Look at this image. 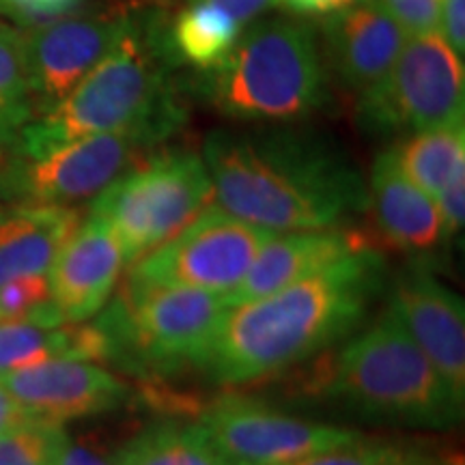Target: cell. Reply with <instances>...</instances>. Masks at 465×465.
I'll return each instance as SVG.
<instances>
[{"label":"cell","instance_id":"38","mask_svg":"<svg viewBox=\"0 0 465 465\" xmlns=\"http://www.w3.org/2000/svg\"><path fill=\"white\" fill-rule=\"evenodd\" d=\"M3 160H5V151L0 149V164H3Z\"/></svg>","mask_w":465,"mask_h":465},{"label":"cell","instance_id":"18","mask_svg":"<svg viewBox=\"0 0 465 465\" xmlns=\"http://www.w3.org/2000/svg\"><path fill=\"white\" fill-rule=\"evenodd\" d=\"M366 192L375 223L391 246L403 252H427L449 240L435 199L401 171L392 149L375 158Z\"/></svg>","mask_w":465,"mask_h":465},{"label":"cell","instance_id":"3","mask_svg":"<svg viewBox=\"0 0 465 465\" xmlns=\"http://www.w3.org/2000/svg\"><path fill=\"white\" fill-rule=\"evenodd\" d=\"M177 65L155 17L134 15L130 31L61 104L35 116L9 153L33 155L80 138L124 130L179 132L185 108L173 83Z\"/></svg>","mask_w":465,"mask_h":465},{"label":"cell","instance_id":"17","mask_svg":"<svg viewBox=\"0 0 465 465\" xmlns=\"http://www.w3.org/2000/svg\"><path fill=\"white\" fill-rule=\"evenodd\" d=\"M405 33L377 5H349L323 26V58L330 75L362 95L380 83L405 44Z\"/></svg>","mask_w":465,"mask_h":465},{"label":"cell","instance_id":"5","mask_svg":"<svg viewBox=\"0 0 465 465\" xmlns=\"http://www.w3.org/2000/svg\"><path fill=\"white\" fill-rule=\"evenodd\" d=\"M207 100L240 121L289 124L330 100V72L315 31L304 22L270 17L250 26L203 83Z\"/></svg>","mask_w":465,"mask_h":465},{"label":"cell","instance_id":"26","mask_svg":"<svg viewBox=\"0 0 465 465\" xmlns=\"http://www.w3.org/2000/svg\"><path fill=\"white\" fill-rule=\"evenodd\" d=\"M67 431L63 424L31 416L0 435V465H54Z\"/></svg>","mask_w":465,"mask_h":465},{"label":"cell","instance_id":"4","mask_svg":"<svg viewBox=\"0 0 465 465\" xmlns=\"http://www.w3.org/2000/svg\"><path fill=\"white\" fill-rule=\"evenodd\" d=\"M312 388L364 414L410 427H452L465 403L391 308L330 358Z\"/></svg>","mask_w":465,"mask_h":465},{"label":"cell","instance_id":"30","mask_svg":"<svg viewBox=\"0 0 465 465\" xmlns=\"http://www.w3.org/2000/svg\"><path fill=\"white\" fill-rule=\"evenodd\" d=\"M435 205L440 209L441 223H444L446 237H452L463 229L465 218V171H459L450 179L449 185L435 196Z\"/></svg>","mask_w":465,"mask_h":465},{"label":"cell","instance_id":"34","mask_svg":"<svg viewBox=\"0 0 465 465\" xmlns=\"http://www.w3.org/2000/svg\"><path fill=\"white\" fill-rule=\"evenodd\" d=\"M31 416V411L0 383V435H5L9 429H14L15 424L25 422Z\"/></svg>","mask_w":465,"mask_h":465},{"label":"cell","instance_id":"37","mask_svg":"<svg viewBox=\"0 0 465 465\" xmlns=\"http://www.w3.org/2000/svg\"><path fill=\"white\" fill-rule=\"evenodd\" d=\"M7 28H9L7 22H5V20H0V33H5V31H7Z\"/></svg>","mask_w":465,"mask_h":465},{"label":"cell","instance_id":"36","mask_svg":"<svg viewBox=\"0 0 465 465\" xmlns=\"http://www.w3.org/2000/svg\"><path fill=\"white\" fill-rule=\"evenodd\" d=\"M351 5H373L375 0H349Z\"/></svg>","mask_w":465,"mask_h":465},{"label":"cell","instance_id":"19","mask_svg":"<svg viewBox=\"0 0 465 465\" xmlns=\"http://www.w3.org/2000/svg\"><path fill=\"white\" fill-rule=\"evenodd\" d=\"M80 223L78 209L61 205H11L0 212V284L48 276Z\"/></svg>","mask_w":465,"mask_h":465},{"label":"cell","instance_id":"11","mask_svg":"<svg viewBox=\"0 0 465 465\" xmlns=\"http://www.w3.org/2000/svg\"><path fill=\"white\" fill-rule=\"evenodd\" d=\"M232 465H287L356 440L358 431L312 422L240 397L216 401L196 422Z\"/></svg>","mask_w":465,"mask_h":465},{"label":"cell","instance_id":"16","mask_svg":"<svg viewBox=\"0 0 465 465\" xmlns=\"http://www.w3.org/2000/svg\"><path fill=\"white\" fill-rule=\"evenodd\" d=\"M371 246L373 243L364 232L349 226L274 232L259 250L240 287L226 295L224 302L231 308L265 298Z\"/></svg>","mask_w":465,"mask_h":465},{"label":"cell","instance_id":"31","mask_svg":"<svg viewBox=\"0 0 465 465\" xmlns=\"http://www.w3.org/2000/svg\"><path fill=\"white\" fill-rule=\"evenodd\" d=\"M441 37L459 56L465 52V0H446L441 9Z\"/></svg>","mask_w":465,"mask_h":465},{"label":"cell","instance_id":"12","mask_svg":"<svg viewBox=\"0 0 465 465\" xmlns=\"http://www.w3.org/2000/svg\"><path fill=\"white\" fill-rule=\"evenodd\" d=\"M134 22L130 11L69 15L25 33V56L35 116L61 104L86 78Z\"/></svg>","mask_w":465,"mask_h":465},{"label":"cell","instance_id":"28","mask_svg":"<svg viewBox=\"0 0 465 465\" xmlns=\"http://www.w3.org/2000/svg\"><path fill=\"white\" fill-rule=\"evenodd\" d=\"M405 37L435 33L441 20V0H375Z\"/></svg>","mask_w":465,"mask_h":465},{"label":"cell","instance_id":"14","mask_svg":"<svg viewBox=\"0 0 465 465\" xmlns=\"http://www.w3.org/2000/svg\"><path fill=\"white\" fill-rule=\"evenodd\" d=\"M391 311L429 362L465 401V306L455 291L422 270L394 282Z\"/></svg>","mask_w":465,"mask_h":465},{"label":"cell","instance_id":"10","mask_svg":"<svg viewBox=\"0 0 465 465\" xmlns=\"http://www.w3.org/2000/svg\"><path fill=\"white\" fill-rule=\"evenodd\" d=\"M272 235L274 231L231 216L213 203L177 235L130 265L127 278L226 298L240 287Z\"/></svg>","mask_w":465,"mask_h":465},{"label":"cell","instance_id":"23","mask_svg":"<svg viewBox=\"0 0 465 465\" xmlns=\"http://www.w3.org/2000/svg\"><path fill=\"white\" fill-rule=\"evenodd\" d=\"M114 465H232L199 424L158 422L134 435L113 457Z\"/></svg>","mask_w":465,"mask_h":465},{"label":"cell","instance_id":"35","mask_svg":"<svg viewBox=\"0 0 465 465\" xmlns=\"http://www.w3.org/2000/svg\"><path fill=\"white\" fill-rule=\"evenodd\" d=\"M276 3L287 5L295 14H308V15H332L336 11L349 7V0H276Z\"/></svg>","mask_w":465,"mask_h":465},{"label":"cell","instance_id":"29","mask_svg":"<svg viewBox=\"0 0 465 465\" xmlns=\"http://www.w3.org/2000/svg\"><path fill=\"white\" fill-rule=\"evenodd\" d=\"M78 0H0V15L20 22H50L65 14Z\"/></svg>","mask_w":465,"mask_h":465},{"label":"cell","instance_id":"13","mask_svg":"<svg viewBox=\"0 0 465 465\" xmlns=\"http://www.w3.org/2000/svg\"><path fill=\"white\" fill-rule=\"evenodd\" d=\"M0 383L33 416L63 427L65 422L119 410L132 394L130 386L102 364L72 358L28 366Z\"/></svg>","mask_w":465,"mask_h":465},{"label":"cell","instance_id":"9","mask_svg":"<svg viewBox=\"0 0 465 465\" xmlns=\"http://www.w3.org/2000/svg\"><path fill=\"white\" fill-rule=\"evenodd\" d=\"M168 138L151 130H124L80 138L42 153L5 155L0 199L11 205H61L95 199L114 179Z\"/></svg>","mask_w":465,"mask_h":465},{"label":"cell","instance_id":"8","mask_svg":"<svg viewBox=\"0 0 465 465\" xmlns=\"http://www.w3.org/2000/svg\"><path fill=\"white\" fill-rule=\"evenodd\" d=\"M463 56L435 31L405 39L388 74L360 95L358 121L371 134L410 136L463 121Z\"/></svg>","mask_w":465,"mask_h":465},{"label":"cell","instance_id":"7","mask_svg":"<svg viewBox=\"0 0 465 465\" xmlns=\"http://www.w3.org/2000/svg\"><path fill=\"white\" fill-rule=\"evenodd\" d=\"M226 308L223 295L125 276L97 325L110 341V360L130 358L144 369L171 371L199 366Z\"/></svg>","mask_w":465,"mask_h":465},{"label":"cell","instance_id":"1","mask_svg":"<svg viewBox=\"0 0 465 465\" xmlns=\"http://www.w3.org/2000/svg\"><path fill=\"white\" fill-rule=\"evenodd\" d=\"M383 272V257L371 246L276 293L226 308L199 366L229 388L289 371L356 330Z\"/></svg>","mask_w":465,"mask_h":465},{"label":"cell","instance_id":"27","mask_svg":"<svg viewBox=\"0 0 465 465\" xmlns=\"http://www.w3.org/2000/svg\"><path fill=\"white\" fill-rule=\"evenodd\" d=\"M28 319L44 325H63L61 312L52 304L48 276H20L0 284V322Z\"/></svg>","mask_w":465,"mask_h":465},{"label":"cell","instance_id":"2","mask_svg":"<svg viewBox=\"0 0 465 465\" xmlns=\"http://www.w3.org/2000/svg\"><path fill=\"white\" fill-rule=\"evenodd\" d=\"M203 160L218 207L267 231L341 226L369 207L356 166L308 134L216 130Z\"/></svg>","mask_w":465,"mask_h":465},{"label":"cell","instance_id":"22","mask_svg":"<svg viewBox=\"0 0 465 465\" xmlns=\"http://www.w3.org/2000/svg\"><path fill=\"white\" fill-rule=\"evenodd\" d=\"M391 149L401 171L435 199L459 171H465V121L410 134Z\"/></svg>","mask_w":465,"mask_h":465},{"label":"cell","instance_id":"20","mask_svg":"<svg viewBox=\"0 0 465 465\" xmlns=\"http://www.w3.org/2000/svg\"><path fill=\"white\" fill-rule=\"evenodd\" d=\"M56 358L102 364L113 358V349L97 322L63 325H44L28 319L0 322V381Z\"/></svg>","mask_w":465,"mask_h":465},{"label":"cell","instance_id":"15","mask_svg":"<svg viewBox=\"0 0 465 465\" xmlns=\"http://www.w3.org/2000/svg\"><path fill=\"white\" fill-rule=\"evenodd\" d=\"M125 267L110 226L89 212L48 272L50 298L65 323H86L113 298Z\"/></svg>","mask_w":465,"mask_h":465},{"label":"cell","instance_id":"25","mask_svg":"<svg viewBox=\"0 0 465 465\" xmlns=\"http://www.w3.org/2000/svg\"><path fill=\"white\" fill-rule=\"evenodd\" d=\"M287 465H461V461L440 450L424 449L422 444L366 440L358 435L356 440Z\"/></svg>","mask_w":465,"mask_h":465},{"label":"cell","instance_id":"32","mask_svg":"<svg viewBox=\"0 0 465 465\" xmlns=\"http://www.w3.org/2000/svg\"><path fill=\"white\" fill-rule=\"evenodd\" d=\"M54 465H114V461L113 459H104L83 444H75L67 433V438L63 440L61 449L56 452Z\"/></svg>","mask_w":465,"mask_h":465},{"label":"cell","instance_id":"33","mask_svg":"<svg viewBox=\"0 0 465 465\" xmlns=\"http://www.w3.org/2000/svg\"><path fill=\"white\" fill-rule=\"evenodd\" d=\"M220 9L235 17L240 25H248L250 20L263 14L270 7H274L276 0H212Z\"/></svg>","mask_w":465,"mask_h":465},{"label":"cell","instance_id":"6","mask_svg":"<svg viewBox=\"0 0 465 465\" xmlns=\"http://www.w3.org/2000/svg\"><path fill=\"white\" fill-rule=\"evenodd\" d=\"M216 201L201 153L171 149L147 155L93 199L91 213L114 232L130 267L185 229Z\"/></svg>","mask_w":465,"mask_h":465},{"label":"cell","instance_id":"24","mask_svg":"<svg viewBox=\"0 0 465 465\" xmlns=\"http://www.w3.org/2000/svg\"><path fill=\"white\" fill-rule=\"evenodd\" d=\"M35 119L28 84L25 31L7 28L0 33V149L14 147L22 130Z\"/></svg>","mask_w":465,"mask_h":465},{"label":"cell","instance_id":"21","mask_svg":"<svg viewBox=\"0 0 465 465\" xmlns=\"http://www.w3.org/2000/svg\"><path fill=\"white\" fill-rule=\"evenodd\" d=\"M243 25L212 0H190L168 28V50L174 63L212 72L229 56Z\"/></svg>","mask_w":465,"mask_h":465}]
</instances>
